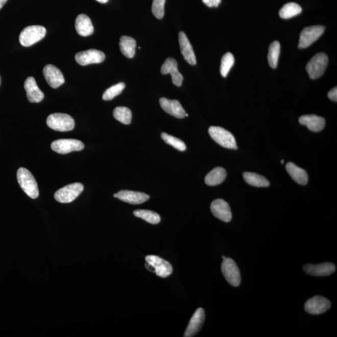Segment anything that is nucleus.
I'll return each instance as SVG.
<instances>
[{"mask_svg": "<svg viewBox=\"0 0 337 337\" xmlns=\"http://www.w3.org/2000/svg\"><path fill=\"white\" fill-rule=\"evenodd\" d=\"M17 179L22 190L30 198L35 199L39 196V190L33 174L26 168L20 167L17 171Z\"/></svg>", "mask_w": 337, "mask_h": 337, "instance_id": "1", "label": "nucleus"}, {"mask_svg": "<svg viewBox=\"0 0 337 337\" xmlns=\"http://www.w3.org/2000/svg\"><path fill=\"white\" fill-rule=\"evenodd\" d=\"M46 34V28L43 27L39 25L27 27L19 35V43L25 47L32 46L43 39Z\"/></svg>", "mask_w": 337, "mask_h": 337, "instance_id": "2", "label": "nucleus"}, {"mask_svg": "<svg viewBox=\"0 0 337 337\" xmlns=\"http://www.w3.org/2000/svg\"><path fill=\"white\" fill-rule=\"evenodd\" d=\"M47 126L53 130L66 132L73 130L75 123L73 118L69 115L64 113L50 114L47 118Z\"/></svg>", "mask_w": 337, "mask_h": 337, "instance_id": "3", "label": "nucleus"}, {"mask_svg": "<svg viewBox=\"0 0 337 337\" xmlns=\"http://www.w3.org/2000/svg\"><path fill=\"white\" fill-rule=\"evenodd\" d=\"M209 133L218 145L230 150H237L234 136L226 129L218 126H211L209 129Z\"/></svg>", "mask_w": 337, "mask_h": 337, "instance_id": "4", "label": "nucleus"}, {"mask_svg": "<svg viewBox=\"0 0 337 337\" xmlns=\"http://www.w3.org/2000/svg\"><path fill=\"white\" fill-rule=\"evenodd\" d=\"M83 190V185L80 182L70 184L56 191L55 199L60 203H70L75 201Z\"/></svg>", "mask_w": 337, "mask_h": 337, "instance_id": "5", "label": "nucleus"}, {"mask_svg": "<svg viewBox=\"0 0 337 337\" xmlns=\"http://www.w3.org/2000/svg\"><path fill=\"white\" fill-rule=\"evenodd\" d=\"M328 56L325 53H320L315 55L306 66L309 77L312 80L321 77L327 68Z\"/></svg>", "mask_w": 337, "mask_h": 337, "instance_id": "6", "label": "nucleus"}, {"mask_svg": "<svg viewBox=\"0 0 337 337\" xmlns=\"http://www.w3.org/2000/svg\"><path fill=\"white\" fill-rule=\"evenodd\" d=\"M221 270L225 279L230 285L238 286L240 284V272L234 260L230 258H225L222 263Z\"/></svg>", "mask_w": 337, "mask_h": 337, "instance_id": "7", "label": "nucleus"}, {"mask_svg": "<svg viewBox=\"0 0 337 337\" xmlns=\"http://www.w3.org/2000/svg\"><path fill=\"white\" fill-rule=\"evenodd\" d=\"M52 150L61 154H66L73 151L83 150L84 145L81 140L73 139L56 140L51 145Z\"/></svg>", "mask_w": 337, "mask_h": 337, "instance_id": "8", "label": "nucleus"}, {"mask_svg": "<svg viewBox=\"0 0 337 337\" xmlns=\"http://www.w3.org/2000/svg\"><path fill=\"white\" fill-rule=\"evenodd\" d=\"M325 31V27L322 26H312L304 28L300 33L299 39V49H307L316 41L322 35Z\"/></svg>", "mask_w": 337, "mask_h": 337, "instance_id": "9", "label": "nucleus"}, {"mask_svg": "<svg viewBox=\"0 0 337 337\" xmlns=\"http://www.w3.org/2000/svg\"><path fill=\"white\" fill-rule=\"evenodd\" d=\"M146 261L149 265L154 269V272L157 276L165 278L172 274L173 269L172 266L167 261L156 255H148L146 257Z\"/></svg>", "mask_w": 337, "mask_h": 337, "instance_id": "10", "label": "nucleus"}, {"mask_svg": "<svg viewBox=\"0 0 337 337\" xmlns=\"http://www.w3.org/2000/svg\"><path fill=\"white\" fill-rule=\"evenodd\" d=\"M75 60L81 66L102 63L105 60V55L101 51L91 49L77 53Z\"/></svg>", "mask_w": 337, "mask_h": 337, "instance_id": "11", "label": "nucleus"}, {"mask_svg": "<svg viewBox=\"0 0 337 337\" xmlns=\"http://www.w3.org/2000/svg\"><path fill=\"white\" fill-rule=\"evenodd\" d=\"M331 307L327 299L322 296H315L306 302L304 307L307 312L313 315H320L327 311Z\"/></svg>", "mask_w": 337, "mask_h": 337, "instance_id": "12", "label": "nucleus"}, {"mask_svg": "<svg viewBox=\"0 0 337 337\" xmlns=\"http://www.w3.org/2000/svg\"><path fill=\"white\" fill-rule=\"evenodd\" d=\"M210 210L215 218L225 223H229L232 220V212L229 205L223 199H218L213 201L210 206Z\"/></svg>", "mask_w": 337, "mask_h": 337, "instance_id": "13", "label": "nucleus"}, {"mask_svg": "<svg viewBox=\"0 0 337 337\" xmlns=\"http://www.w3.org/2000/svg\"><path fill=\"white\" fill-rule=\"evenodd\" d=\"M159 103L163 110L168 114L172 115L179 119L188 116L186 112L178 100H170L165 98H162L160 99Z\"/></svg>", "mask_w": 337, "mask_h": 337, "instance_id": "14", "label": "nucleus"}, {"mask_svg": "<svg viewBox=\"0 0 337 337\" xmlns=\"http://www.w3.org/2000/svg\"><path fill=\"white\" fill-rule=\"evenodd\" d=\"M43 75L49 85L53 88H58L64 83L63 73L52 64H47L43 69Z\"/></svg>", "mask_w": 337, "mask_h": 337, "instance_id": "15", "label": "nucleus"}, {"mask_svg": "<svg viewBox=\"0 0 337 337\" xmlns=\"http://www.w3.org/2000/svg\"><path fill=\"white\" fill-rule=\"evenodd\" d=\"M113 196L126 203L134 205L144 203L150 199V196L145 193L128 190H121Z\"/></svg>", "mask_w": 337, "mask_h": 337, "instance_id": "16", "label": "nucleus"}, {"mask_svg": "<svg viewBox=\"0 0 337 337\" xmlns=\"http://www.w3.org/2000/svg\"><path fill=\"white\" fill-rule=\"evenodd\" d=\"M335 266L332 263L325 262L320 264H306L303 271L306 273L316 277L328 276L335 271Z\"/></svg>", "mask_w": 337, "mask_h": 337, "instance_id": "17", "label": "nucleus"}, {"mask_svg": "<svg viewBox=\"0 0 337 337\" xmlns=\"http://www.w3.org/2000/svg\"><path fill=\"white\" fill-rule=\"evenodd\" d=\"M205 311L203 308L197 309L188 324L186 330L185 331V337H192L197 335L200 331L205 320Z\"/></svg>", "mask_w": 337, "mask_h": 337, "instance_id": "18", "label": "nucleus"}, {"mask_svg": "<svg viewBox=\"0 0 337 337\" xmlns=\"http://www.w3.org/2000/svg\"><path fill=\"white\" fill-rule=\"evenodd\" d=\"M161 71L162 75L171 74L173 84L178 87L181 86L184 78L178 71V63L175 59L167 58L162 65Z\"/></svg>", "mask_w": 337, "mask_h": 337, "instance_id": "19", "label": "nucleus"}, {"mask_svg": "<svg viewBox=\"0 0 337 337\" xmlns=\"http://www.w3.org/2000/svg\"><path fill=\"white\" fill-rule=\"evenodd\" d=\"M179 41L182 55H183L185 60L191 65H196L197 60L195 52L192 49L189 39L183 32L179 34Z\"/></svg>", "mask_w": 337, "mask_h": 337, "instance_id": "20", "label": "nucleus"}, {"mask_svg": "<svg viewBox=\"0 0 337 337\" xmlns=\"http://www.w3.org/2000/svg\"><path fill=\"white\" fill-rule=\"evenodd\" d=\"M24 87L30 103H39L44 99L43 92L38 88L35 78L28 77L25 81Z\"/></svg>", "mask_w": 337, "mask_h": 337, "instance_id": "21", "label": "nucleus"}, {"mask_svg": "<svg viewBox=\"0 0 337 337\" xmlns=\"http://www.w3.org/2000/svg\"><path fill=\"white\" fill-rule=\"evenodd\" d=\"M299 123L302 125L307 126L309 130L314 132L321 131L325 126V120L324 117L314 114L304 115L300 117Z\"/></svg>", "mask_w": 337, "mask_h": 337, "instance_id": "22", "label": "nucleus"}, {"mask_svg": "<svg viewBox=\"0 0 337 337\" xmlns=\"http://www.w3.org/2000/svg\"><path fill=\"white\" fill-rule=\"evenodd\" d=\"M75 27L79 35L82 36L91 35L94 32V27L91 19L84 14H81L77 16L75 22Z\"/></svg>", "mask_w": 337, "mask_h": 337, "instance_id": "23", "label": "nucleus"}, {"mask_svg": "<svg viewBox=\"0 0 337 337\" xmlns=\"http://www.w3.org/2000/svg\"><path fill=\"white\" fill-rule=\"evenodd\" d=\"M286 170L289 175L298 184L305 185L307 184L308 177L307 172L303 168L297 166L294 163L288 162L286 165Z\"/></svg>", "mask_w": 337, "mask_h": 337, "instance_id": "24", "label": "nucleus"}, {"mask_svg": "<svg viewBox=\"0 0 337 337\" xmlns=\"http://www.w3.org/2000/svg\"><path fill=\"white\" fill-rule=\"evenodd\" d=\"M227 176L226 171L223 167H216L210 171L205 178V182L210 186L221 184Z\"/></svg>", "mask_w": 337, "mask_h": 337, "instance_id": "25", "label": "nucleus"}, {"mask_svg": "<svg viewBox=\"0 0 337 337\" xmlns=\"http://www.w3.org/2000/svg\"><path fill=\"white\" fill-rule=\"evenodd\" d=\"M121 52L126 57L133 58L136 52V41L130 36H123L120 39Z\"/></svg>", "mask_w": 337, "mask_h": 337, "instance_id": "26", "label": "nucleus"}, {"mask_svg": "<svg viewBox=\"0 0 337 337\" xmlns=\"http://www.w3.org/2000/svg\"><path fill=\"white\" fill-rule=\"evenodd\" d=\"M244 179L247 184L257 187H268L270 185L268 180L259 174L254 173H244Z\"/></svg>", "mask_w": 337, "mask_h": 337, "instance_id": "27", "label": "nucleus"}, {"mask_svg": "<svg viewBox=\"0 0 337 337\" xmlns=\"http://www.w3.org/2000/svg\"><path fill=\"white\" fill-rule=\"evenodd\" d=\"M302 7L296 3H288L281 8L279 15L283 19H289L301 13Z\"/></svg>", "mask_w": 337, "mask_h": 337, "instance_id": "28", "label": "nucleus"}, {"mask_svg": "<svg viewBox=\"0 0 337 337\" xmlns=\"http://www.w3.org/2000/svg\"><path fill=\"white\" fill-rule=\"evenodd\" d=\"M133 213L136 217L142 219L151 224H157L161 221V218L158 213L152 210L139 209L135 210Z\"/></svg>", "mask_w": 337, "mask_h": 337, "instance_id": "29", "label": "nucleus"}, {"mask_svg": "<svg viewBox=\"0 0 337 337\" xmlns=\"http://www.w3.org/2000/svg\"><path fill=\"white\" fill-rule=\"evenodd\" d=\"M280 53V44L279 41H274L270 45L268 54L269 66L275 69L277 67Z\"/></svg>", "mask_w": 337, "mask_h": 337, "instance_id": "30", "label": "nucleus"}, {"mask_svg": "<svg viewBox=\"0 0 337 337\" xmlns=\"http://www.w3.org/2000/svg\"><path fill=\"white\" fill-rule=\"evenodd\" d=\"M113 116L118 122L128 125L131 123L132 112L126 107H116L114 109Z\"/></svg>", "mask_w": 337, "mask_h": 337, "instance_id": "31", "label": "nucleus"}, {"mask_svg": "<svg viewBox=\"0 0 337 337\" xmlns=\"http://www.w3.org/2000/svg\"><path fill=\"white\" fill-rule=\"evenodd\" d=\"M234 56L230 53H227L223 56L221 60V73L224 78H226L229 74L230 69L234 64Z\"/></svg>", "mask_w": 337, "mask_h": 337, "instance_id": "32", "label": "nucleus"}, {"mask_svg": "<svg viewBox=\"0 0 337 337\" xmlns=\"http://www.w3.org/2000/svg\"><path fill=\"white\" fill-rule=\"evenodd\" d=\"M125 88V84L119 83L112 86L110 88L106 89L103 95V100L105 101H110L117 95H119Z\"/></svg>", "mask_w": 337, "mask_h": 337, "instance_id": "33", "label": "nucleus"}, {"mask_svg": "<svg viewBox=\"0 0 337 337\" xmlns=\"http://www.w3.org/2000/svg\"><path fill=\"white\" fill-rule=\"evenodd\" d=\"M161 137L165 142H166L167 145L172 146L176 150L180 151H184L186 150V146H185V143L182 140L177 138V137L165 133L161 134Z\"/></svg>", "mask_w": 337, "mask_h": 337, "instance_id": "34", "label": "nucleus"}, {"mask_svg": "<svg viewBox=\"0 0 337 337\" xmlns=\"http://www.w3.org/2000/svg\"><path fill=\"white\" fill-rule=\"evenodd\" d=\"M165 0H153L152 12L157 19H162L164 15Z\"/></svg>", "mask_w": 337, "mask_h": 337, "instance_id": "35", "label": "nucleus"}, {"mask_svg": "<svg viewBox=\"0 0 337 337\" xmlns=\"http://www.w3.org/2000/svg\"><path fill=\"white\" fill-rule=\"evenodd\" d=\"M204 4L210 8L218 7L221 4V0H202Z\"/></svg>", "mask_w": 337, "mask_h": 337, "instance_id": "36", "label": "nucleus"}, {"mask_svg": "<svg viewBox=\"0 0 337 337\" xmlns=\"http://www.w3.org/2000/svg\"><path fill=\"white\" fill-rule=\"evenodd\" d=\"M328 97L331 101H335V102H336V101H337V88H336V87H335V88H334L330 90V91L329 92H328Z\"/></svg>", "mask_w": 337, "mask_h": 337, "instance_id": "37", "label": "nucleus"}, {"mask_svg": "<svg viewBox=\"0 0 337 337\" xmlns=\"http://www.w3.org/2000/svg\"><path fill=\"white\" fill-rule=\"evenodd\" d=\"M7 1L8 0H0V10L2 9Z\"/></svg>", "mask_w": 337, "mask_h": 337, "instance_id": "38", "label": "nucleus"}, {"mask_svg": "<svg viewBox=\"0 0 337 337\" xmlns=\"http://www.w3.org/2000/svg\"><path fill=\"white\" fill-rule=\"evenodd\" d=\"M97 1L101 3V4H106L109 0H97Z\"/></svg>", "mask_w": 337, "mask_h": 337, "instance_id": "39", "label": "nucleus"}, {"mask_svg": "<svg viewBox=\"0 0 337 337\" xmlns=\"http://www.w3.org/2000/svg\"><path fill=\"white\" fill-rule=\"evenodd\" d=\"M223 257V260H224V259H225V258H226V257H225V256H224V255H223V257Z\"/></svg>", "mask_w": 337, "mask_h": 337, "instance_id": "40", "label": "nucleus"}, {"mask_svg": "<svg viewBox=\"0 0 337 337\" xmlns=\"http://www.w3.org/2000/svg\"><path fill=\"white\" fill-rule=\"evenodd\" d=\"M283 162H284V161H283V160H282V161H281V162H282V164H283Z\"/></svg>", "mask_w": 337, "mask_h": 337, "instance_id": "41", "label": "nucleus"}, {"mask_svg": "<svg viewBox=\"0 0 337 337\" xmlns=\"http://www.w3.org/2000/svg\"><path fill=\"white\" fill-rule=\"evenodd\" d=\"M0 84H1V78H0Z\"/></svg>", "mask_w": 337, "mask_h": 337, "instance_id": "42", "label": "nucleus"}]
</instances>
